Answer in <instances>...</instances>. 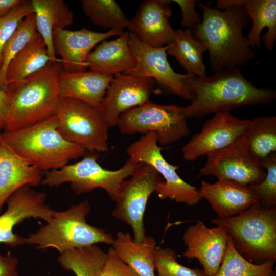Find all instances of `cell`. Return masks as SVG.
Masks as SVG:
<instances>
[{"mask_svg": "<svg viewBox=\"0 0 276 276\" xmlns=\"http://www.w3.org/2000/svg\"><path fill=\"white\" fill-rule=\"evenodd\" d=\"M183 82L192 97L191 103L181 107L186 118H201L209 114L229 112L241 106L266 104L276 98L275 91L256 87L239 68L221 70L211 76L187 74Z\"/></svg>", "mask_w": 276, "mask_h": 276, "instance_id": "cell-1", "label": "cell"}, {"mask_svg": "<svg viewBox=\"0 0 276 276\" xmlns=\"http://www.w3.org/2000/svg\"><path fill=\"white\" fill-rule=\"evenodd\" d=\"M197 4L202 18L192 29V33L208 51L212 72L239 68L255 59V50L243 34L251 21L243 7L220 10L200 2Z\"/></svg>", "mask_w": 276, "mask_h": 276, "instance_id": "cell-2", "label": "cell"}, {"mask_svg": "<svg viewBox=\"0 0 276 276\" xmlns=\"http://www.w3.org/2000/svg\"><path fill=\"white\" fill-rule=\"evenodd\" d=\"M55 114L32 126L0 132L8 146L17 154L40 170L59 169L82 157L86 150L67 141L58 130Z\"/></svg>", "mask_w": 276, "mask_h": 276, "instance_id": "cell-3", "label": "cell"}, {"mask_svg": "<svg viewBox=\"0 0 276 276\" xmlns=\"http://www.w3.org/2000/svg\"><path fill=\"white\" fill-rule=\"evenodd\" d=\"M62 69L60 60L49 62L12 91L5 132L32 126L55 114L60 99L58 79Z\"/></svg>", "mask_w": 276, "mask_h": 276, "instance_id": "cell-4", "label": "cell"}, {"mask_svg": "<svg viewBox=\"0 0 276 276\" xmlns=\"http://www.w3.org/2000/svg\"><path fill=\"white\" fill-rule=\"evenodd\" d=\"M211 221L225 228L235 249L248 261H276V208H264L258 202L232 217Z\"/></svg>", "mask_w": 276, "mask_h": 276, "instance_id": "cell-5", "label": "cell"}, {"mask_svg": "<svg viewBox=\"0 0 276 276\" xmlns=\"http://www.w3.org/2000/svg\"><path fill=\"white\" fill-rule=\"evenodd\" d=\"M90 211L89 201L85 200L66 210L56 211L50 222L29 235L26 243L38 249L54 248L60 254L98 243L111 245L114 238L111 234L87 223Z\"/></svg>", "mask_w": 276, "mask_h": 276, "instance_id": "cell-6", "label": "cell"}, {"mask_svg": "<svg viewBox=\"0 0 276 276\" xmlns=\"http://www.w3.org/2000/svg\"><path fill=\"white\" fill-rule=\"evenodd\" d=\"M82 157L74 164L47 171L41 183L59 187L68 182L72 191L78 195L101 188L115 201L121 183L131 175L137 164L128 158L121 168L111 170L103 168L98 163V152L86 151Z\"/></svg>", "mask_w": 276, "mask_h": 276, "instance_id": "cell-7", "label": "cell"}, {"mask_svg": "<svg viewBox=\"0 0 276 276\" xmlns=\"http://www.w3.org/2000/svg\"><path fill=\"white\" fill-rule=\"evenodd\" d=\"M181 107L175 104H158L150 100L122 113L116 126L122 134L144 135L153 132L159 145L172 144L190 133Z\"/></svg>", "mask_w": 276, "mask_h": 276, "instance_id": "cell-8", "label": "cell"}, {"mask_svg": "<svg viewBox=\"0 0 276 276\" xmlns=\"http://www.w3.org/2000/svg\"><path fill=\"white\" fill-rule=\"evenodd\" d=\"M55 115L58 130L67 141L86 151H108L109 127L100 108L81 100L60 98Z\"/></svg>", "mask_w": 276, "mask_h": 276, "instance_id": "cell-9", "label": "cell"}, {"mask_svg": "<svg viewBox=\"0 0 276 276\" xmlns=\"http://www.w3.org/2000/svg\"><path fill=\"white\" fill-rule=\"evenodd\" d=\"M155 133L148 132L130 144L126 149L129 159L135 163H145L153 167L165 179L155 193L158 197L169 199L189 206L198 204L201 198L198 189L185 181L178 174L179 166L169 163L162 154Z\"/></svg>", "mask_w": 276, "mask_h": 276, "instance_id": "cell-10", "label": "cell"}, {"mask_svg": "<svg viewBox=\"0 0 276 276\" xmlns=\"http://www.w3.org/2000/svg\"><path fill=\"white\" fill-rule=\"evenodd\" d=\"M163 181L153 167L139 163L130 178L124 180L119 187L112 215L131 227L136 242L146 236L144 215L147 202Z\"/></svg>", "mask_w": 276, "mask_h": 276, "instance_id": "cell-11", "label": "cell"}, {"mask_svg": "<svg viewBox=\"0 0 276 276\" xmlns=\"http://www.w3.org/2000/svg\"><path fill=\"white\" fill-rule=\"evenodd\" d=\"M206 157L200 169L203 175L251 186L262 181L266 175L264 168L249 154L244 134L228 147Z\"/></svg>", "mask_w": 276, "mask_h": 276, "instance_id": "cell-12", "label": "cell"}, {"mask_svg": "<svg viewBox=\"0 0 276 276\" xmlns=\"http://www.w3.org/2000/svg\"><path fill=\"white\" fill-rule=\"evenodd\" d=\"M25 185L16 190L6 201L7 209L0 215V243L13 248L26 243V238L14 233V226L26 219L40 218L50 222L56 211L45 203V193Z\"/></svg>", "mask_w": 276, "mask_h": 276, "instance_id": "cell-13", "label": "cell"}, {"mask_svg": "<svg viewBox=\"0 0 276 276\" xmlns=\"http://www.w3.org/2000/svg\"><path fill=\"white\" fill-rule=\"evenodd\" d=\"M157 84L151 78L122 73L113 75L100 107L108 127L116 126L122 113L149 101L152 94L160 93Z\"/></svg>", "mask_w": 276, "mask_h": 276, "instance_id": "cell-14", "label": "cell"}, {"mask_svg": "<svg viewBox=\"0 0 276 276\" xmlns=\"http://www.w3.org/2000/svg\"><path fill=\"white\" fill-rule=\"evenodd\" d=\"M129 44L135 57L136 65L125 74L152 78L171 94L191 101L190 93L183 82L187 74L175 72L168 61V45L151 47L142 42L129 32Z\"/></svg>", "mask_w": 276, "mask_h": 276, "instance_id": "cell-15", "label": "cell"}, {"mask_svg": "<svg viewBox=\"0 0 276 276\" xmlns=\"http://www.w3.org/2000/svg\"><path fill=\"white\" fill-rule=\"evenodd\" d=\"M249 120L229 112L214 114L204 123L200 132L183 146V159L193 162L228 147L244 134Z\"/></svg>", "mask_w": 276, "mask_h": 276, "instance_id": "cell-16", "label": "cell"}, {"mask_svg": "<svg viewBox=\"0 0 276 276\" xmlns=\"http://www.w3.org/2000/svg\"><path fill=\"white\" fill-rule=\"evenodd\" d=\"M169 0H144L129 20L128 32L142 42L153 47L169 45L175 30L169 18L172 15Z\"/></svg>", "mask_w": 276, "mask_h": 276, "instance_id": "cell-17", "label": "cell"}, {"mask_svg": "<svg viewBox=\"0 0 276 276\" xmlns=\"http://www.w3.org/2000/svg\"><path fill=\"white\" fill-rule=\"evenodd\" d=\"M228 235L220 225L209 228L201 221L187 228L182 236L187 246L182 256L197 259L207 276H213L218 270L225 254Z\"/></svg>", "mask_w": 276, "mask_h": 276, "instance_id": "cell-18", "label": "cell"}, {"mask_svg": "<svg viewBox=\"0 0 276 276\" xmlns=\"http://www.w3.org/2000/svg\"><path fill=\"white\" fill-rule=\"evenodd\" d=\"M124 31L115 29L101 33L86 28L70 30L55 28L53 33L54 46L61 57L62 70L68 72L86 71L87 58L92 49L106 39L119 36Z\"/></svg>", "mask_w": 276, "mask_h": 276, "instance_id": "cell-19", "label": "cell"}, {"mask_svg": "<svg viewBox=\"0 0 276 276\" xmlns=\"http://www.w3.org/2000/svg\"><path fill=\"white\" fill-rule=\"evenodd\" d=\"M198 190L201 198L209 202L219 219L232 217L259 202L257 194L250 186L225 179H217L214 183L202 181Z\"/></svg>", "mask_w": 276, "mask_h": 276, "instance_id": "cell-20", "label": "cell"}, {"mask_svg": "<svg viewBox=\"0 0 276 276\" xmlns=\"http://www.w3.org/2000/svg\"><path fill=\"white\" fill-rule=\"evenodd\" d=\"M42 179V171L13 151L0 133V214L16 190L25 185L37 186Z\"/></svg>", "mask_w": 276, "mask_h": 276, "instance_id": "cell-21", "label": "cell"}, {"mask_svg": "<svg viewBox=\"0 0 276 276\" xmlns=\"http://www.w3.org/2000/svg\"><path fill=\"white\" fill-rule=\"evenodd\" d=\"M113 75L93 71L60 72L58 79L60 98L82 101L100 108Z\"/></svg>", "mask_w": 276, "mask_h": 276, "instance_id": "cell-22", "label": "cell"}, {"mask_svg": "<svg viewBox=\"0 0 276 276\" xmlns=\"http://www.w3.org/2000/svg\"><path fill=\"white\" fill-rule=\"evenodd\" d=\"M89 70L114 75L133 68L136 60L129 44V32H124L114 40L103 41L88 56Z\"/></svg>", "mask_w": 276, "mask_h": 276, "instance_id": "cell-23", "label": "cell"}, {"mask_svg": "<svg viewBox=\"0 0 276 276\" xmlns=\"http://www.w3.org/2000/svg\"><path fill=\"white\" fill-rule=\"evenodd\" d=\"M38 33L43 39L50 62L59 59L55 55L53 30L55 28L65 29L72 24L74 14L63 0H31Z\"/></svg>", "mask_w": 276, "mask_h": 276, "instance_id": "cell-24", "label": "cell"}, {"mask_svg": "<svg viewBox=\"0 0 276 276\" xmlns=\"http://www.w3.org/2000/svg\"><path fill=\"white\" fill-rule=\"evenodd\" d=\"M252 21L251 28L246 37L252 49L261 46V38L265 48L272 51L276 40V1L241 0Z\"/></svg>", "mask_w": 276, "mask_h": 276, "instance_id": "cell-25", "label": "cell"}, {"mask_svg": "<svg viewBox=\"0 0 276 276\" xmlns=\"http://www.w3.org/2000/svg\"><path fill=\"white\" fill-rule=\"evenodd\" d=\"M111 245L117 257L139 276H156L154 254L157 246L153 237L146 236L136 242L129 233L118 231Z\"/></svg>", "mask_w": 276, "mask_h": 276, "instance_id": "cell-26", "label": "cell"}, {"mask_svg": "<svg viewBox=\"0 0 276 276\" xmlns=\"http://www.w3.org/2000/svg\"><path fill=\"white\" fill-rule=\"evenodd\" d=\"M50 62L46 45L38 34L15 56L6 74L8 89L13 90L25 78L45 67Z\"/></svg>", "mask_w": 276, "mask_h": 276, "instance_id": "cell-27", "label": "cell"}, {"mask_svg": "<svg viewBox=\"0 0 276 276\" xmlns=\"http://www.w3.org/2000/svg\"><path fill=\"white\" fill-rule=\"evenodd\" d=\"M206 51L204 44L193 35L191 29L175 30V37L168 45L167 54L173 56L190 75L206 76L203 54Z\"/></svg>", "mask_w": 276, "mask_h": 276, "instance_id": "cell-28", "label": "cell"}, {"mask_svg": "<svg viewBox=\"0 0 276 276\" xmlns=\"http://www.w3.org/2000/svg\"><path fill=\"white\" fill-rule=\"evenodd\" d=\"M244 134L249 154L262 166L276 155L275 116H260L250 120Z\"/></svg>", "mask_w": 276, "mask_h": 276, "instance_id": "cell-29", "label": "cell"}, {"mask_svg": "<svg viewBox=\"0 0 276 276\" xmlns=\"http://www.w3.org/2000/svg\"><path fill=\"white\" fill-rule=\"evenodd\" d=\"M106 257L107 252L93 245L67 250L60 254L58 262L76 276H101Z\"/></svg>", "mask_w": 276, "mask_h": 276, "instance_id": "cell-30", "label": "cell"}, {"mask_svg": "<svg viewBox=\"0 0 276 276\" xmlns=\"http://www.w3.org/2000/svg\"><path fill=\"white\" fill-rule=\"evenodd\" d=\"M274 263L267 261L257 264L248 261L235 249L228 236L223 259L213 276H276L273 269Z\"/></svg>", "mask_w": 276, "mask_h": 276, "instance_id": "cell-31", "label": "cell"}, {"mask_svg": "<svg viewBox=\"0 0 276 276\" xmlns=\"http://www.w3.org/2000/svg\"><path fill=\"white\" fill-rule=\"evenodd\" d=\"M85 15L95 25L103 28H127L129 19L114 0H82Z\"/></svg>", "mask_w": 276, "mask_h": 276, "instance_id": "cell-32", "label": "cell"}, {"mask_svg": "<svg viewBox=\"0 0 276 276\" xmlns=\"http://www.w3.org/2000/svg\"><path fill=\"white\" fill-rule=\"evenodd\" d=\"M38 34L35 14L32 13L23 19L4 48L0 68V90H9L6 81V74L9 64L28 43Z\"/></svg>", "mask_w": 276, "mask_h": 276, "instance_id": "cell-33", "label": "cell"}, {"mask_svg": "<svg viewBox=\"0 0 276 276\" xmlns=\"http://www.w3.org/2000/svg\"><path fill=\"white\" fill-rule=\"evenodd\" d=\"M154 266L156 276H207L203 269L190 268L179 263L175 251L170 248L156 247Z\"/></svg>", "mask_w": 276, "mask_h": 276, "instance_id": "cell-34", "label": "cell"}, {"mask_svg": "<svg viewBox=\"0 0 276 276\" xmlns=\"http://www.w3.org/2000/svg\"><path fill=\"white\" fill-rule=\"evenodd\" d=\"M33 13L31 1H25L22 4L13 8L0 17V68L2 64L4 48L14 33L23 19Z\"/></svg>", "mask_w": 276, "mask_h": 276, "instance_id": "cell-35", "label": "cell"}, {"mask_svg": "<svg viewBox=\"0 0 276 276\" xmlns=\"http://www.w3.org/2000/svg\"><path fill=\"white\" fill-rule=\"evenodd\" d=\"M262 167L267 169L265 178L250 186L257 194L262 206L276 208V155L267 159Z\"/></svg>", "mask_w": 276, "mask_h": 276, "instance_id": "cell-36", "label": "cell"}, {"mask_svg": "<svg viewBox=\"0 0 276 276\" xmlns=\"http://www.w3.org/2000/svg\"><path fill=\"white\" fill-rule=\"evenodd\" d=\"M101 276H139L131 267L124 263L116 255L112 247L107 252Z\"/></svg>", "mask_w": 276, "mask_h": 276, "instance_id": "cell-37", "label": "cell"}, {"mask_svg": "<svg viewBox=\"0 0 276 276\" xmlns=\"http://www.w3.org/2000/svg\"><path fill=\"white\" fill-rule=\"evenodd\" d=\"M182 12L181 25L186 29H192L200 24L202 20L200 14L195 10L197 1L195 0H174Z\"/></svg>", "mask_w": 276, "mask_h": 276, "instance_id": "cell-38", "label": "cell"}, {"mask_svg": "<svg viewBox=\"0 0 276 276\" xmlns=\"http://www.w3.org/2000/svg\"><path fill=\"white\" fill-rule=\"evenodd\" d=\"M18 259L10 252L6 255L0 254V276H19L17 268Z\"/></svg>", "mask_w": 276, "mask_h": 276, "instance_id": "cell-39", "label": "cell"}, {"mask_svg": "<svg viewBox=\"0 0 276 276\" xmlns=\"http://www.w3.org/2000/svg\"><path fill=\"white\" fill-rule=\"evenodd\" d=\"M12 96V91L0 90V130L6 126Z\"/></svg>", "mask_w": 276, "mask_h": 276, "instance_id": "cell-40", "label": "cell"}, {"mask_svg": "<svg viewBox=\"0 0 276 276\" xmlns=\"http://www.w3.org/2000/svg\"><path fill=\"white\" fill-rule=\"evenodd\" d=\"M26 0H0V17L13 8L22 4Z\"/></svg>", "mask_w": 276, "mask_h": 276, "instance_id": "cell-41", "label": "cell"}]
</instances>
